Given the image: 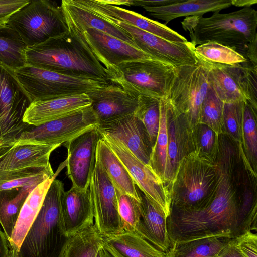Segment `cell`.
Listing matches in <instances>:
<instances>
[{
	"mask_svg": "<svg viewBox=\"0 0 257 257\" xmlns=\"http://www.w3.org/2000/svg\"><path fill=\"white\" fill-rule=\"evenodd\" d=\"M96 155L114 187L140 200L136 185L125 166L102 138L98 141Z\"/></svg>",
	"mask_w": 257,
	"mask_h": 257,
	"instance_id": "29",
	"label": "cell"
},
{
	"mask_svg": "<svg viewBox=\"0 0 257 257\" xmlns=\"http://www.w3.org/2000/svg\"><path fill=\"white\" fill-rule=\"evenodd\" d=\"M55 176L36 186L29 194L20 211L9 246L18 251L32 223L38 215L46 192Z\"/></svg>",
	"mask_w": 257,
	"mask_h": 257,
	"instance_id": "28",
	"label": "cell"
},
{
	"mask_svg": "<svg viewBox=\"0 0 257 257\" xmlns=\"http://www.w3.org/2000/svg\"><path fill=\"white\" fill-rule=\"evenodd\" d=\"M67 26L69 32L90 51L106 70L125 61L155 60L137 48L98 30L88 28L80 30L68 25Z\"/></svg>",
	"mask_w": 257,
	"mask_h": 257,
	"instance_id": "13",
	"label": "cell"
},
{
	"mask_svg": "<svg viewBox=\"0 0 257 257\" xmlns=\"http://www.w3.org/2000/svg\"><path fill=\"white\" fill-rule=\"evenodd\" d=\"M14 71L31 102L85 94L102 83L73 77L26 64Z\"/></svg>",
	"mask_w": 257,
	"mask_h": 257,
	"instance_id": "7",
	"label": "cell"
},
{
	"mask_svg": "<svg viewBox=\"0 0 257 257\" xmlns=\"http://www.w3.org/2000/svg\"><path fill=\"white\" fill-rule=\"evenodd\" d=\"M173 67L156 60H136L123 62L106 70V73L110 84L120 86L137 98L140 95L162 98Z\"/></svg>",
	"mask_w": 257,
	"mask_h": 257,
	"instance_id": "8",
	"label": "cell"
},
{
	"mask_svg": "<svg viewBox=\"0 0 257 257\" xmlns=\"http://www.w3.org/2000/svg\"><path fill=\"white\" fill-rule=\"evenodd\" d=\"M35 187L32 186L0 191V224L8 241L22 207L29 194Z\"/></svg>",
	"mask_w": 257,
	"mask_h": 257,
	"instance_id": "30",
	"label": "cell"
},
{
	"mask_svg": "<svg viewBox=\"0 0 257 257\" xmlns=\"http://www.w3.org/2000/svg\"><path fill=\"white\" fill-rule=\"evenodd\" d=\"M209 85L207 68L198 59L194 65L173 67L163 98L192 130L199 123L201 107Z\"/></svg>",
	"mask_w": 257,
	"mask_h": 257,
	"instance_id": "5",
	"label": "cell"
},
{
	"mask_svg": "<svg viewBox=\"0 0 257 257\" xmlns=\"http://www.w3.org/2000/svg\"><path fill=\"white\" fill-rule=\"evenodd\" d=\"M97 124L90 105L60 118L37 126H31L15 139L61 145Z\"/></svg>",
	"mask_w": 257,
	"mask_h": 257,
	"instance_id": "15",
	"label": "cell"
},
{
	"mask_svg": "<svg viewBox=\"0 0 257 257\" xmlns=\"http://www.w3.org/2000/svg\"><path fill=\"white\" fill-rule=\"evenodd\" d=\"M194 52L198 59L213 63L235 65L249 62L234 49L214 42L196 46Z\"/></svg>",
	"mask_w": 257,
	"mask_h": 257,
	"instance_id": "36",
	"label": "cell"
},
{
	"mask_svg": "<svg viewBox=\"0 0 257 257\" xmlns=\"http://www.w3.org/2000/svg\"><path fill=\"white\" fill-rule=\"evenodd\" d=\"M94 226L101 235L123 231L119 215L114 186L96 155V164L89 185Z\"/></svg>",
	"mask_w": 257,
	"mask_h": 257,
	"instance_id": "11",
	"label": "cell"
},
{
	"mask_svg": "<svg viewBox=\"0 0 257 257\" xmlns=\"http://www.w3.org/2000/svg\"><path fill=\"white\" fill-rule=\"evenodd\" d=\"M9 247L8 239L0 229V257H8Z\"/></svg>",
	"mask_w": 257,
	"mask_h": 257,
	"instance_id": "46",
	"label": "cell"
},
{
	"mask_svg": "<svg viewBox=\"0 0 257 257\" xmlns=\"http://www.w3.org/2000/svg\"><path fill=\"white\" fill-rule=\"evenodd\" d=\"M1 142H2V141H0V143H1Z\"/></svg>",
	"mask_w": 257,
	"mask_h": 257,
	"instance_id": "51",
	"label": "cell"
},
{
	"mask_svg": "<svg viewBox=\"0 0 257 257\" xmlns=\"http://www.w3.org/2000/svg\"><path fill=\"white\" fill-rule=\"evenodd\" d=\"M26 47L14 29L7 24L0 27V64L13 70L22 67Z\"/></svg>",
	"mask_w": 257,
	"mask_h": 257,
	"instance_id": "32",
	"label": "cell"
},
{
	"mask_svg": "<svg viewBox=\"0 0 257 257\" xmlns=\"http://www.w3.org/2000/svg\"><path fill=\"white\" fill-rule=\"evenodd\" d=\"M103 246L112 257H167L136 232L123 230L118 233L102 235Z\"/></svg>",
	"mask_w": 257,
	"mask_h": 257,
	"instance_id": "26",
	"label": "cell"
},
{
	"mask_svg": "<svg viewBox=\"0 0 257 257\" xmlns=\"http://www.w3.org/2000/svg\"><path fill=\"white\" fill-rule=\"evenodd\" d=\"M256 3V0H231V5L238 7H250Z\"/></svg>",
	"mask_w": 257,
	"mask_h": 257,
	"instance_id": "47",
	"label": "cell"
},
{
	"mask_svg": "<svg viewBox=\"0 0 257 257\" xmlns=\"http://www.w3.org/2000/svg\"><path fill=\"white\" fill-rule=\"evenodd\" d=\"M0 141H2V137H1V134H0Z\"/></svg>",
	"mask_w": 257,
	"mask_h": 257,
	"instance_id": "50",
	"label": "cell"
},
{
	"mask_svg": "<svg viewBox=\"0 0 257 257\" xmlns=\"http://www.w3.org/2000/svg\"><path fill=\"white\" fill-rule=\"evenodd\" d=\"M31 101L14 71L0 64V134L2 141L15 138L31 125L23 121Z\"/></svg>",
	"mask_w": 257,
	"mask_h": 257,
	"instance_id": "10",
	"label": "cell"
},
{
	"mask_svg": "<svg viewBox=\"0 0 257 257\" xmlns=\"http://www.w3.org/2000/svg\"><path fill=\"white\" fill-rule=\"evenodd\" d=\"M61 210L64 231L70 237L94 225L93 210L89 188L72 187L63 194Z\"/></svg>",
	"mask_w": 257,
	"mask_h": 257,
	"instance_id": "21",
	"label": "cell"
},
{
	"mask_svg": "<svg viewBox=\"0 0 257 257\" xmlns=\"http://www.w3.org/2000/svg\"><path fill=\"white\" fill-rule=\"evenodd\" d=\"M27 47L68 32L61 5L48 0H33L13 14L7 24Z\"/></svg>",
	"mask_w": 257,
	"mask_h": 257,
	"instance_id": "6",
	"label": "cell"
},
{
	"mask_svg": "<svg viewBox=\"0 0 257 257\" xmlns=\"http://www.w3.org/2000/svg\"><path fill=\"white\" fill-rule=\"evenodd\" d=\"M108 22L128 33L136 48L156 60L173 67L194 65L198 62L194 52L195 47L191 42L174 43L121 22Z\"/></svg>",
	"mask_w": 257,
	"mask_h": 257,
	"instance_id": "14",
	"label": "cell"
},
{
	"mask_svg": "<svg viewBox=\"0 0 257 257\" xmlns=\"http://www.w3.org/2000/svg\"><path fill=\"white\" fill-rule=\"evenodd\" d=\"M230 238L210 237L171 244L167 257L217 256Z\"/></svg>",
	"mask_w": 257,
	"mask_h": 257,
	"instance_id": "31",
	"label": "cell"
},
{
	"mask_svg": "<svg viewBox=\"0 0 257 257\" xmlns=\"http://www.w3.org/2000/svg\"><path fill=\"white\" fill-rule=\"evenodd\" d=\"M219 135L208 126L198 123L192 130L194 152L202 158L214 161L218 149Z\"/></svg>",
	"mask_w": 257,
	"mask_h": 257,
	"instance_id": "38",
	"label": "cell"
},
{
	"mask_svg": "<svg viewBox=\"0 0 257 257\" xmlns=\"http://www.w3.org/2000/svg\"><path fill=\"white\" fill-rule=\"evenodd\" d=\"M97 126L101 134L120 142L136 157L148 165L153 146L145 125L134 114Z\"/></svg>",
	"mask_w": 257,
	"mask_h": 257,
	"instance_id": "20",
	"label": "cell"
},
{
	"mask_svg": "<svg viewBox=\"0 0 257 257\" xmlns=\"http://www.w3.org/2000/svg\"><path fill=\"white\" fill-rule=\"evenodd\" d=\"M30 0H0V27L7 25L11 16Z\"/></svg>",
	"mask_w": 257,
	"mask_h": 257,
	"instance_id": "43",
	"label": "cell"
},
{
	"mask_svg": "<svg viewBox=\"0 0 257 257\" xmlns=\"http://www.w3.org/2000/svg\"><path fill=\"white\" fill-rule=\"evenodd\" d=\"M223 104L210 84L201 107L199 123L221 134Z\"/></svg>",
	"mask_w": 257,
	"mask_h": 257,
	"instance_id": "39",
	"label": "cell"
},
{
	"mask_svg": "<svg viewBox=\"0 0 257 257\" xmlns=\"http://www.w3.org/2000/svg\"><path fill=\"white\" fill-rule=\"evenodd\" d=\"M61 7L67 25L80 30L95 29L135 47L131 35L123 29L76 4L72 0H62Z\"/></svg>",
	"mask_w": 257,
	"mask_h": 257,
	"instance_id": "25",
	"label": "cell"
},
{
	"mask_svg": "<svg viewBox=\"0 0 257 257\" xmlns=\"http://www.w3.org/2000/svg\"><path fill=\"white\" fill-rule=\"evenodd\" d=\"M60 145L15 138L0 143V174L51 167V153Z\"/></svg>",
	"mask_w": 257,
	"mask_h": 257,
	"instance_id": "16",
	"label": "cell"
},
{
	"mask_svg": "<svg viewBox=\"0 0 257 257\" xmlns=\"http://www.w3.org/2000/svg\"><path fill=\"white\" fill-rule=\"evenodd\" d=\"M161 98L140 95L138 97V106L134 114L145 125L153 146L155 143L160 126Z\"/></svg>",
	"mask_w": 257,
	"mask_h": 257,
	"instance_id": "37",
	"label": "cell"
},
{
	"mask_svg": "<svg viewBox=\"0 0 257 257\" xmlns=\"http://www.w3.org/2000/svg\"><path fill=\"white\" fill-rule=\"evenodd\" d=\"M244 102L224 103L223 107L221 134L239 144H242Z\"/></svg>",
	"mask_w": 257,
	"mask_h": 257,
	"instance_id": "40",
	"label": "cell"
},
{
	"mask_svg": "<svg viewBox=\"0 0 257 257\" xmlns=\"http://www.w3.org/2000/svg\"><path fill=\"white\" fill-rule=\"evenodd\" d=\"M215 257H218V256H215Z\"/></svg>",
	"mask_w": 257,
	"mask_h": 257,
	"instance_id": "52",
	"label": "cell"
},
{
	"mask_svg": "<svg viewBox=\"0 0 257 257\" xmlns=\"http://www.w3.org/2000/svg\"><path fill=\"white\" fill-rule=\"evenodd\" d=\"M64 184L54 179L18 251V257H61L70 237L64 229L61 202Z\"/></svg>",
	"mask_w": 257,
	"mask_h": 257,
	"instance_id": "3",
	"label": "cell"
},
{
	"mask_svg": "<svg viewBox=\"0 0 257 257\" xmlns=\"http://www.w3.org/2000/svg\"><path fill=\"white\" fill-rule=\"evenodd\" d=\"M95 257H112V256L102 245L98 250Z\"/></svg>",
	"mask_w": 257,
	"mask_h": 257,
	"instance_id": "48",
	"label": "cell"
},
{
	"mask_svg": "<svg viewBox=\"0 0 257 257\" xmlns=\"http://www.w3.org/2000/svg\"><path fill=\"white\" fill-rule=\"evenodd\" d=\"M91 103L86 93L33 102L27 109L23 121L37 126L70 114Z\"/></svg>",
	"mask_w": 257,
	"mask_h": 257,
	"instance_id": "24",
	"label": "cell"
},
{
	"mask_svg": "<svg viewBox=\"0 0 257 257\" xmlns=\"http://www.w3.org/2000/svg\"><path fill=\"white\" fill-rule=\"evenodd\" d=\"M202 61L207 68L210 85L223 103L244 101L257 108L256 66L250 62L228 65Z\"/></svg>",
	"mask_w": 257,
	"mask_h": 257,
	"instance_id": "9",
	"label": "cell"
},
{
	"mask_svg": "<svg viewBox=\"0 0 257 257\" xmlns=\"http://www.w3.org/2000/svg\"><path fill=\"white\" fill-rule=\"evenodd\" d=\"M218 257H244L236 247L233 239H230Z\"/></svg>",
	"mask_w": 257,
	"mask_h": 257,
	"instance_id": "45",
	"label": "cell"
},
{
	"mask_svg": "<svg viewBox=\"0 0 257 257\" xmlns=\"http://www.w3.org/2000/svg\"><path fill=\"white\" fill-rule=\"evenodd\" d=\"M244 257H257V235L251 231L233 238Z\"/></svg>",
	"mask_w": 257,
	"mask_h": 257,
	"instance_id": "42",
	"label": "cell"
},
{
	"mask_svg": "<svg viewBox=\"0 0 257 257\" xmlns=\"http://www.w3.org/2000/svg\"><path fill=\"white\" fill-rule=\"evenodd\" d=\"M231 6V0H180L178 2L157 7L143 8L148 14L165 22L182 17L202 16L204 14L219 12Z\"/></svg>",
	"mask_w": 257,
	"mask_h": 257,
	"instance_id": "27",
	"label": "cell"
},
{
	"mask_svg": "<svg viewBox=\"0 0 257 257\" xmlns=\"http://www.w3.org/2000/svg\"><path fill=\"white\" fill-rule=\"evenodd\" d=\"M101 135L102 138L124 165L135 185L168 217L170 212L171 200L169 190L162 180L122 143L107 135Z\"/></svg>",
	"mask_w": 257,
	"mask_h": 257,
	"instance_id": "12",
	"label": "cell"
},
{
	"mask_svg": "<svg viewBox=\"0 0 257 257\" xmlns=\"http://www.w3.org/2000/svg\"><path fill=\"white\" fill-rule=\"evenodd\" d=\"M9 247V252L8 254V257H18V251L11 248V247Z\"/></svg>",
	"mask_w": 257,
	"mask_h": 257,
	"instance_id": "49",
	"label": "cell"
},
{
	"mask_svg": "<svg viewBox=\"0 0 257 257\" xmlns=\"http://www.w3.org/2000/svg\"><path fill=\"white\" fill-rule=\"evenodd\" d=\"M180 0H128V6L144 7H157L177 3Z\"/></svg>",
	"mask_w": 257,
	"mask_h": 257,
	"instance_id": "44",
	"label": "cell"
},
{
	"mask_svg": "<svg viewBox=\"0 0 257 257\" xmlns=\"http://www.w3.org/2000/svg\"><path fill=\"white\" fill-rule=\"evenodd\" d=\"M101 138L96 125L63 144L68 150L67 174L72 186L81 189L89 188L96 164L97 146Z\"/></svg>",
	"mask_w": 257,
	"mask_h": 257,
	"instance_id": "17",
	"label": "cell"
},
{
	"mask_svg": "<svg viewBox=\"0 0 257 257\" xmlns=\"http://www.w3.org/2000/svg\"><path fill=\"white\" fill-rule=\"evenodd\" d=\"M165 102L168 160L173 183L181 162L194 151V148L190 126L183 117L177 114L165 101Z\"/></svg>",
	"mask_w": 257,
	"mask_h": 257,
	"instance_id": "22",
	"label": "cell"
},
{
	"mask_svg": "<svg viewBox=\"0 0 257 257\" xmlns=\"http://www.w3.org/2000/svg\"><path fill=\"white\" fill-rule=\"evenodd\" d=\"M98 124H102L134 114L138 106V98L120 86L108 84L86 93Z\"/></svg>",
	"mask_w": 257,
	"mask_h": 257,
	"instance_id": "19",
	"label": "cell"
},
{
	"mask_svg": "<svg viewBox=\"0 0 257 257\" xmlns=\"http://www.w3.org/2000/svg\"><path fill=\"white\" fill-rule=\"evenodd\" d=\"M136 188L141 201V219L135 232L157 249L167 253L171 246L167 217L136 185Z\"/></svg>",
	"mask_w": 257,
	"mask_h": 257,
	"instance_id": "23",
	"label": "cell"
},
{
	"mask_svg": "<svg viewBox=\"0 0 257 257\" xmlns=\"http://www.w3.org/2000/svg\"><path fill=\"white\" fill-rule=\"evenodd\" d=\"M216 183L214 162L191 152L181 162L170 189V209L185 211L204 209L213 199Z\"/></svg>",
	"mask_w": 257,
	"mask_h": 257,
	"instance_id": "4",
	"label": "cell"
},
{
	"mask_svg": "<svg viewBox=\"0 0 257 257\" xmlns=\"http://www.w3.org/2000/svg\"><path fill=\"white\" fill-rule=\"evenodd\" d=\"M102 245V235L93 225L70 237L61 257H95Z\"/></svg>",
	"mask_w": 257,
	"mask_h": 257,
	"instance_id": "33",
	"label": "cell"
},
{
	"mask_svg": "<svg viewBox=\"0 0 257 257\" xmlns=\"http://www.w3.org/2000/svg\"><path fill=\"white\" fill-rule=\"evenodd\" d=\"M76 4L108 21H117L136 27L169 41L183 43L188 41L165 24L137 13L112 5L106 0H72Z\"/></svg>",
	"mask_w": 257,
	"mask_h": 257,
	"instance_id": "18",
	"label": "cell"
},
{
	"mask_svg": "<svg viewBox=\"0 0 257 257\" xmlns=\"http://www.w3.org/2000/svg\"><path fill=\"white\" fill-rule=\"evenodd\" d=\"M25 64L76 78L110 84L105 68L70 32L25 50Z\"/></svg>",
	"mask_w": 257,
	"mask_h": 257,
	"instance_id": "1",
	"label": "cell"
},
{
	"mask_svg": "<svg viewBox=\"0 0 257 257\" xmlns=\"http://www.w3.org/2000/svg\"><path fill=\"white\" fill-rule=\"evenodd\" d=\"M55 176L52 167L31 168L0 174V191L36 187Z\"/></svg>",
	"mask_w": 257,
	"mask_h": 257,
	"instance_id": "34",
	"label": "cell"
},
{
	"mask_svg": "<svg viewBox=\"0 0 257 257\" xmlns=\"http://www.w3.org/2000/svg\"><path fill=\"white\" fill-rule=\"evenodd\" d=\"M256 112L257 108L247 102H244L242 147L248 163L256 173L257 166Z\"/></svg>",
	"mask_w": 257,
	"mask_h": 257,
	"instance_id": "35",
	"label": "cell"
},
{
	"mask_svg": "<svg viewBox=\"0 0 257 257\" xmlns=\"http://www.w3.org/2000/svg\"><path fill=\"white\" fill-rule=\"evenodd\" d=\"M181 23L183 29L189 32L195 47L216 42L245 57L249 45L257 38V11L251 7L228 13L215 12L209 17L189 16Z\"/></svg>",
	"mask_w": 257,
	"mask_h": 257,
	"instance_id": "2",
	"label": "cell"
},
{
	"mask_svg": "<svg viewBox=\"0 0 257 257\" xmlns=\"http://www.w3.org/2000/svg\"><path fill=\"white\" fill-rule=\"evenodd\" d=\"M115 190L123 230L135 232L141 219V201L115 187Z\"/></svg>",
	"mask_w": 257,
	"mask_h": 257,
	"instance_id": "41",
	"label": "cell"
}]
</instances>
